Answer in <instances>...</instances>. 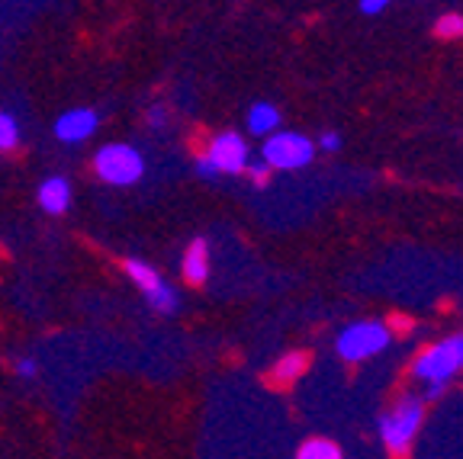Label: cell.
<instances>
[{
  "mask_svg": "<svg viewBox=\"0 0 463 459\" xmlns=\"http://www.w3.org/2000/svg\"><path fill=\"white\" fill-rule=\"evenodd\" d=\"M97 177L109 187H132L136 180H142L145 173V158L142 151L132 148V145H103L94 155Z\"/></svg>",
  "mask_w": 463,
  "mask_h": 459,
  "instance_id": "obj_1",
  "label": "cell"
},
{
  "mask_svg": "<svg viewBox=\"0 0 463 459\" xmlns=\"http://www.w3.org/2000/svg\"><path fill=\"white\" fill-rule=\"evenodd\" d=\"M390 341L392 338H390V328H386V324L354 322V324H347V328L338 334L335 351H338V357L347 360V363H361V360H370L380 351H386Z\"/></svg>",
  "mask_w": 463,
  "mask_h": 459,
  "instance_id": "obj_2",
  "label": "cell"
},
{
  "mask_svg": "<svg viewBox=\"0 0 463 459\" xmlns=\"http://www.w3.org/2000/svg\"><path fill=\"white\" fill-rule=\"evenodd\" d=\"M421 415H425V408H421L419 398H402L396 408L386 411L380 417V440L386 444V450L390 453L409 450V444H412L421 427Z\"/></svg>",
  "mask_w": 463,
  "mask_h": 459,
  "instance_id": "obj_3",
  "label": "cell"
},
{
  "mask_svg": "<svg viewBox=\"0 0 463 459\" xmlns=\"http://www.w3.org/2000/svg\"><path fill=\"white\" fill-rule=\"evenodd\" d=\"M463 370V334L441 341V344L428 347L419 360H415L412 373L425 382H450Z\"/></svg>",
  "mask_w": 463,
  "mask_h": 459,
  "instance_id": "obj_4",
  "label": "cell"
},
{
  "mask_svg": "<svg viewBox=\"0 0 463 459\" xmlns=\"http://www.w3.org/2000/svg\"><path fill=\"white\" fill-rule=\"evenodd\" d=\"M260 158L268 161L274 171H299L316 158V145L299 132H277V136L270 132Z\"/></svg>",
  "mask_w": 463,
  "mask_h": 459,
  "instance_id": "obj_5",
  "label": "cell"
},
{
  "mask_svg": "<svg viewBox=\"0 0 463 459\" xmlns=\"http://www.w3.org/2000/svg\"><path fill=\"white\" fill-rule=\"evenodd\" d=\"M126 273H129V280L142 289L145 302H148L158 315H174V312L181 309V295H177V289L167 286V283L161 280V273H155L145 260L129 258L126 260Z\"/></svg>",
  "mask_w": 463,
  "mask_h": 459,
  "instance_id": "obj_6",
  "label": "cell"
},
{
  "mask_svg": "<svg viewBox=\"0 0 463 459\" xmlns=\"http://www.w3.org/2000/svg\"><path fill=\"white\" fill-rule=\"evenodd\" d=\"M206 158L216 164L219 173H241L248 164V145L245 138H239L235 132H222L210 142Z\"/></svg>",
  "mask_w": 463,
  "mask_h": 459,
  "instance_id": "obj_7",
  "label": "cell"
},
{
  "mask_svg": "<svg viewBox=\"0 0 463 459\" xmlns=\"http://www.w3.org/2000/svg\"><path fill=\"white\" fill-rule=\"evenodd\" d=\"M100 126V116L97 109H87V107H74L68 113H61L55 119V136L58 142H68V145H78L84 138H90Z\"/></svg>",
  "mask_w": 463,
  "mask_h": 459,
  "instance_id": "obj_8",
  "label": "cell"
},
{
  "mask_svg": "<svg viewBox=\"0 0 463 459\" xmlns=\"http://www.w3.org/2000/svg\"><path fill=\"white\" fill-rule=\"evenodd\" d=\"M36 200L49 216H61V212H68V206H71V183H68L65 177L43 180Z\"/></svg>",
  "mask_w": 463,
  "mask_h": 459,
  "instance_id": "obj_9",
  "label": "cell"
},
{
  "mask_svg": "<svg viewBox=\"0 0 463 459\" xmlns=\"http://www.w3.org/2000/svg\"><path fill=\"white\" fill-rule=\"evenodd\" d=\"M184 276H187L190 286H203L206 276H210V248L203 238L187 244V251H184Z\"/></svg>",
  "mask_w": 463,
  "mask_h": 459,
  "instance_id": "obj_10",
  "label": "cell"
},
{
  "mask_svg": "<svg viewBox=\"0 0 463 459\" xmlns=\"http://www.w3.org/2000/svg\"><path fill=\"white\" fill-rule=\"evenodd\" d=\"M248 132L251 136H270V132L280 129V109L274 103H254L248 109Z\"/></svg>",
  "mask_w": 463,
  "mask_h": 459,
  "instance_id": "obj_11",
  "label": "cell"
},
{
  "mask_svg": "<svg viewBox=\"0 0 463 459\" xmlns=\"http://www.w3.org/2000/svg\"><path fill=\"white\" fill-rule=\"evenodd\" d=\"M306 363H309L306 353H287V357L277 360V366L270 370V376H274V382H293L297 376H303Z\"/></svg>",
  "mask_w": 463,
  "mask_h": 459,
  "instance_id": "obj_12",
  "label": "cell"
},
{
  "mask_svg": "<svg viewBox=\"0 0 463 459\" xmlns=\"http://www.w3.org/2000/svg\"><path fill=\"white\" fill-rule=\"evenodd\" d=\"M297 456L299 459H338L341 450H338V444H332V440L312 437V440H306V444L299 446Z\"/></svg>",
  "mask_w": 463,
  "mask_h": 459,
  "instance_id": "obj_13",
  "label": "cell"
},
{
  "mask_svg": "<svg viewBox=\"0 0 463 459\" xmlns=\"http://www.w3.org/2000/svg\"><path fill=\"white\" fill-rule=\"evenodd\" d=\"M20 145V122L10 113H0V151H10Z\"/></svg>",
  "mask_w": 463,
  "mask_h": 459,
  "instance_id": "obj_14",
  "label": "cell"
},
{
  "mask_svg": "<svg viewBox=\"0 0 463 459\" xmlns=\"http://www.w3.org/2000/svg\"><path fill=\"white\" fill-rule=\"evenodd\" d=\"M434 36L441 39H460L463 36V16L460 14H444L434 23Z\"/></svg>",
  "mask_w": 463,
  "mask_h": 459,
  "instance_id": "obj_15",
  "label": "cell"
},
{
  "mask_svg": "<svg viewBox=\"0 0 463 459\" xmlns=\"http://www.w3.org/2000/svg\"><path fill=\"white\" fill-rule=\"evenodd\" d=\"M241 173H248V177L254 180V187H268V180H270V173H274V167L260 158V161H248Z\"/></svg>",
  "mask_w": 463,
  "mask_h": 459,
  "instance_id": "obj_16",
  "label": "cell"
},
{
  "mask_svg": "<svg viewBox=\"0 0 463 459\" xmlns=\"http://www.w3.org/2000/svg\"><path fill=\"white\" fill-rule=\"evenodd\" d=\"M318 148L328 151V155H335V151L341 148V136H338V132H326V136L318 138Z\"/></svg>",
  "mask_w": 463,
  "mask_h": 459,
  "instance_id": "obj_17",
  "label": "cell"
},
{
  "mask_svg": "<svg viewBox=\"0 0 463 459\" xmlns=\"http://www.w3.org/2000/svg\"><path fill=\"white\" fill-rule=\"evenodd\" d=\"M390 4H392V0H361V10L367 16H376V14H383Z\"/></svg>",
  "mask_w": 463,
  "mask_h": 459,
  "instance_id": "obj_18",
  "label": "cell"
},
{
  "mask_svg": "<svg viewBox=\"0 0 463 459\" xmlns=\"http://www.w3.org/2000/svg\"><path fill=\"white\" fill-rule=\"evenodd\" d=\"M196 173H200V177H206V180L219 177L216 164H213V161H210V158H206V155H203V158H200V161H196Z\"/></svg>",
  "mask_w": 463,
  "mask_h": 459,
  "instance_id": "obj_19",
  "label": "cell"
},
{
  "mask_svg": "<svg viewBox=\"0 0 463 459\" xmlns=\"http://www.w3.org/2000/svg\"><path fill=\"white\" fill-rule=\"evenodd\" d=\"M36 370H39L36 360H29V357H23L20 363H16V373L26 376V379H29V376H36Z\"/></svg>",
  "mask_w": 463,
  "mask_h": 459,
  "instance_id": "obj_20",
  "label": "cell"
},
{
  "mask_svg": "<svg viewBox=\"0 0 463 459\" xmlns=\"http://www.w3.org/2000/svg\"><path fill=\"white\" fill-rule=\"evenodd\" d=\"M148 126H152V129H158V126H165V109L155 107L152 113H148Z\"/></svg>",
  "mask_w": 463,
  "mask_h": 459,
  "instance_id": "obj_21",
  "label": "cell"
},
{
  "mask_svg": "<svg viewBox=\"0 0 463 459\" xmlns=\"http://www.w3.org/2000/svg\"><path fill=\"white\" fill-rule=\"evenodd\" d=\"M444 386H448V382H431V389H428V398H438V395H441L444 392Z\"/></svg>",
  "mask_w": 463,
  "mask_h": 459,
  "instance_id": "obj_22",
  "label": "cell"
}]
</instances>
